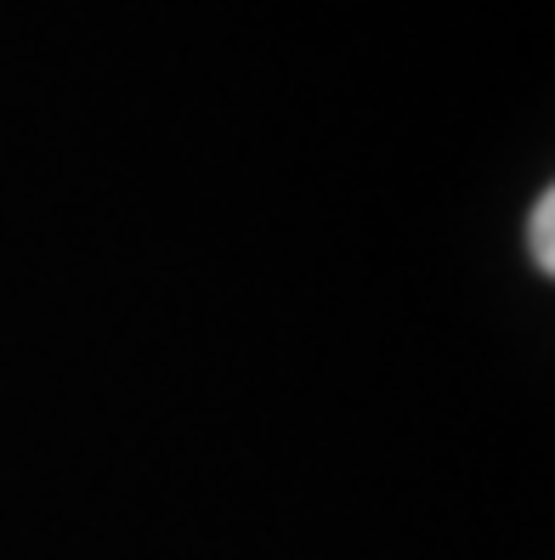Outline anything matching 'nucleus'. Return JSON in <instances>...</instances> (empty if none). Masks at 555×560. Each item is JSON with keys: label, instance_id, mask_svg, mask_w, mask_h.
Segmentation results:
<instances>
[{"label": "nucleus", "instance_id": "nucleus-1", "mask_svg": "<svg viewBox=\"0 0 555 560\" xmlns=\"http://www.w3.org/2000/svg\"><path fill=\"white\" fill-rule=\"evenodd\" d=\"M528 249L544 272H555V192H544V199L533 205L528 215Z\"/></svg>", "mask_w": 555, "mask_h": 560}]
</instances>
